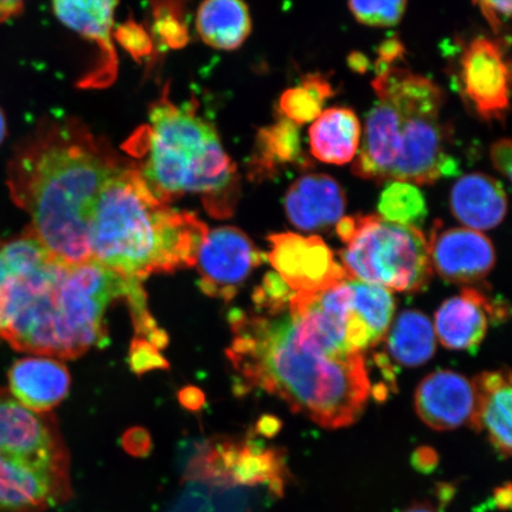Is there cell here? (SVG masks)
<instances>
[{
	"label": "cell",
	"mask_w": 512,
	"mask_h": 512,
	"mask_svg": "<svg viewBox=\"0 0 512 512\" xmlns=\"http://www.w3.org/2000/svg\"><path fill=\"white\" fill-rule=\"evenodd\" d=\"M477 411L472 428L485 432L504 458L511 454V374L508 369L484 371L475 380Z\"/></svg>",
	"instance_id": "obj_21"
},
{
	"label": "cell",
	"mask_w": 512,
	"mask_h": 512,
	"mask_svg": "<svg viewBox=\"0 0 512 512\" xmlns=\"http://www.w3.org/2000/svg\"><path fill=\"white\" fill-rule=\"evenodd\" d=\"M25 0H0V23H5L21 15Z\"/></svg>",
	"instance_id": "obj_35"
},
{
	"label": "cell",
	"mask_w": 512,
	"mask_h": 512,
	"mask_svg": "<svg viewBox=\"0 0 512 512\" xmlns=\"http://www.w3.org/2000/svg\"><path fill=\"white\" fill-rule=\"evenodd\" d=\"M496 34L507 28L511 17V0H473Z\"/></svg>",
	"instance_id": "obj_30"
},
{
	"label": "cell",
	"mask_w": 512,
	"mask_h": 512,
	"mask_svg": "<svg viewBox=\"0 0 512 512\" xmlns=\"http://www.w3.org/2000/svg\"><path fill=\"white\" fill-rule=\"evenodd\" d=\"M377 96L362 128L352 174L377 184L428 185L456 175L441 121L445 94L437 83L399 64H376Z\"/></svg>",
	"instance_id": "obj_4"
},
{
	"label": "cell",
	"mask_w": 512,
	"mask_h": 512,
	"mask_svg": "<svg viewBox=\"0 0 512 512\" xmlns=\"http://www.w3.org/2000/svg\"><path fill=\"white\" fill-rule=\"evenodd\" d=\"M140 286L94 260L55 258L27 229L0 240V341L34 355L79 357L104 347L108 307Z\"/></svg>",
	"instance_id": "obj_2"
},
{
	"label": "cell",
	"mask_w": 512,
	"mask_h": 512,
	"mask_svg": "<svg viewBox=\"0 0 512 512\" xmlns=\"http://www.w3.org/2000/svg\"><path fill=\"white\" fill-rule=\"evenodd\" d=\"M227 356L243 392L262 390L323 428L354 425L371 394L347 313L323 294L294 293L267 309L234 310Z\"/></svg>",
	"instance_id": "obj_1"
},
{
	"label": "cell",
	"mask_w": 512,
	"mask_h": 512,
	"mask_svg": "<svg viewBox=\"0 0 512 512\" xmlns=\"http://www.w3.org/2000/svg\"><path fill=\"white\" fill-rule=\"evenodd\" d=\"M59 21L98 46L99 60L79 82L86 89L113 85L118 75V57L113 44L114 14L119 0H51Z\"/></svg>",
	"instance_id": "obj_13"
},
{
	"label": "cell",
	"mask_w": 512,
	"mask_h": 512,
	"mask_svg": "<svg viewBox=\"0 0 512 512\" xmlns=\"http://www.w3.org/2000/svg\"><path fill=\"white\" fill-rule=\"evenodd\" d=\"M427 243L432 270L448 283H479L496 265L494 245L477 230L444 228L437 221Z\"/></svg>",
	"instance_id": "obj_14"
},
{
	"label": "cell",
	"mask_w": 512,
	"mask_h": 512,
	"mask_svg": "<svg viewBox=\"0 0 512 512\" xmlns=\"http://www.w3.org/2000/svg\"><path fill=\"white\" fill-rule=\"evenodd\" d=\"M334 94V86L326 76L319 73L307 74L299 86L288 88L281 95L280 112L299 127L310 124L322 114L326 101Z\"/></svg>",
	"instance_id": "obj_25"
},
{
	"label": "cell",
	"mask_w": 512,
	"mask_h": 512,
	"mask_svg": "<svg viewBox=\"0 0 512 512\" xmlns=\"http://www.w3.org/2000/svg\"><path fill=\"white\" fill-rule=\"evenodd\" d=\"M494 503L498 509L509 510L511 505V484H505L494 492Z\"/></svg>",
	"instance_id": "obj_36"
},
{
	"label": "cell",
	"mask_w": 512,
	"mask_h": 512,
	"mask_svg": "<svg viewBox=\"0 0 512 512\" xmlns=\"http://www.w3.org/2000/svg\"><path fill=\"white\" fill-rule=\"evenodd\" d=\"M511 142L508 138L497 140L490 149V158L492 165L507 181L511 179Z\"/></svg>",
	"instance_id": "obj_32"
},
{
	"label": "cell",
	"mask_w": 512,
	"mask_h": 512,
	"mask_svg": "<svg viewBox=\"0 0 512 512\" xmlns=\"http://www.w3.org/2000/svg\"><path fill=\"white\" fill-rule=\"evenodd\" d=\"M475 381L452 370L435 371L415 392L419 418L432 430L445 432L472 427L477 411Z\"/></svg>",
	"instance_id": "obj_16"
},
{
	"label": "cell",
	"mask_w": 512,
	"mask_h": 512,
	"mask_svg": "<svg viewBox=\"0 0 512 512\" xmlns=\"http://www.w3.org/2000/svg\"><path fill=\"white\" fill-rule=\"evenodd\" d=\"M347 208L345 192L335 178L305 174L291 184L285 195L288 221L303 232H320L341 221Z\"/></svg>",
	"instance_id": "obj_17"
},
{
	"label": "cell",
	"mask_w": 512,
	"mask_h": 512,
	"mask_svg": "<svg viewBox=\"0 0 512 512\" xmlns=\"http://www.w3.org/2000/svg\"><path fill=\"white\" fill-rule=\"evenodd\" d=\"M284 453L252 440L209 441L190 466V478L216 485H265L272 494H284Z\"/></svg>",
	"instance_id": "obj_9"
},
{
	"label": "cell",
	"mask_w": 512,
	"mask_h": 512,
	"mask_svg": "<svg viewBox=\"0 0 512 512\" xmlns=\"http://www.w3.org/2000/svg\"><path fill=\"white\" fill-rule=\"evenodd\" d=\"M124 448L134 457H143L151 450V437L143 428H132L124 435Z\"/></svg>",
	"instance_id": "obj_33"
},
{
	"label": "cell",
	"mask_w": 512,
	"mask_h": 512,
	"mask_svg": "<svg viewBox=\"0 0 512 512\" xmlns=\"http://www.w3.org/2000/svg\"><path fill=\"white\" fill-rule=\"evenodd\" d=\"M208 232L196 215L158 200L138 164L127 162L101 189L89 246L92 260L120 277L142 281L196 266Z\"/></svg>",
	"instance_id": "obj_5"
},
{
	"label": "cell",
	"mask_w": 512,
	"mask_h": 512,
	"mask_svg": "<svg viewBox=\"0 0 512 512\" xmlns=\"http://www.w3.org/2000/svg\"><path fill=\"white\" fill-rule=\"evenodd\" d=\"M403 512H437L433 505L428 502H418L411 505V507H408Z\"/></svg>",
	"instance_id": "obj_39"
},
{
	"label": "cell",
	"mask_w": 512,
	"mask_h": 512,
	"mask_svg": "<svg viewBox=\"0 0 512 512\" xmlns=\"http://www.w3.org/2000/svg\"><path fill=\"white\" fill-rule=\"evenodd\" d=\"M386 338L390 358L408 368L430 361L437 347L430 318L415 310L403 311L390 325Z\"/></svg>",
	"instance_id": "obj_24"
},
{
	"label": "cell",
	"mask_w": 512,
	"mask_h": 512,
	"mask_svg": "<svg viewBox=\"0 0 512 512\" xmlns=\"http://www.w3.org/2000/svg\"><path fill=\"white\" fill-rule=\"evenodd\" d=\"M249 166L251 178L261 182L288 170H310L313 160L304 149L300 127L281 115L275 123L259 131Z\"/></svg>",
	"instance_id": "obj_18"
},
{
	"label": "cell",
	"mask_w": 512,
	"mask_h": 512,
	"mask_svg": "<svg viewBox=\"0 0 512 512\" xmlns=\"http://www.w3.org/2000/svg\"><path fill=\"white\" fill-rule=\"evenodd\" d=\"M181 401L185 407L195 409L201 407L203 396L201 392H198L196 389L185 390V392L181 394Z\"/></svg>",
	"instance_id": "obj_37"
},
{
	"label": "cell",
	"mask_w": 512,
	"mask_h": 512,
	"mask_svg": "<svg viewBox=\"0 0 512 512\" xmlns=\"http://www.w3.org/2000/svg\"><path fill=\"white\" fill-rule=\"evenodd\" d=\"M311 124L309 147L313 158L331 165L354 162L360 150L362 124L351 108H328Z\"/></svg>",
	"instance_id": "obj_22"
},
{
	"label": "cell",
	"mask_w": 512,
	"mask_h": 512,
	"mask_svg": "<svg viewBox=\"0 0 512 512\" xmlns=\"http://www.w3.org/2000/svg\"><path fill=\"white\" fill-rule=\"evenodd\" d=\"M280 424L277 419L266 418L259 422L256 427V432L260 433L262 437H268V435H274L279 431Z\"/></svg>",
	"instance_id": "obj_38"
},
{
	"label": "cell",
	"mask_w": 512,
	"mask_h": 512,
	"mask_svg": "<svg viewBox=\"0 0 512 512\" xmlns=\"http://www.w3.org/2000/svg\"><path fill=\"white\" fill-rule=\"evenodd\" d=\"M268 241V260L294 293L316 294L350 279L318 236L281 233L271 235Z\"/></svg>",
	"instance_id": "obj_11"
},
{
	"label": "cell",
	"mask_w": 512,
	"mask_h": 512,
	"mask_svg": "<svg viewBox=\"0 0 512 512\" xmlns=\"http://www.w3.org/2000/svg\"><path fill=\"white\" fill-rule=\"evenodd\" d=\"M158 200L168 204L179 196L200 195L210 215H233L240 195L238 168L223 149L215 128L179 107L168 93L151 106L149 125L126 144Z\"/></svg>",
	"instance_id": "obj_6"
},
{
	"label": "cell",
	"mask_w": 512,
	"mask_h": 512,
	"mask_svg": "<svg viewBox=\"0 0 512 512\" xmlns=\"http://www.w3.org/2000/svg\"><path fill=\"white\" fill-rule=\"evenodd\" d=\"M408 0H349V8L357 22L371 28H389L399 24Z\"/></svg>",
	"instance_id": "obj_27"
},
{
	"label": "cell",
	"mask_w": 512,
	"mask_h": 512,
	"mask_svg": "<svg viewBox=\"0 0 512 512\" xmlns=\"http://www.w3.org/2000/svg\"><path fill=\"white\" fill-rule=\"evenodd\" d=\"M6 136H8V121H6L5 114L0 108V145L4 143Z\"/></svg>",
	"instance_id": "obj_40"
},
{
	"label": "cell",
	"mask_w": 512,
	"mask_h": 512,
	"mask_svg": "<svg viewBox=\"0 0 512 512\" xmlns=\"http://www.w3.org/2000/svg\"><path fill=\"white\" fill-rule=\"evenodd\" d=\"M127 163L75 118L44 119L16 146L6 170L29 232L67 264L92 260L89 227L107 179Z\"/></svg>",
	"instance_id": "obj_3"
},
{
	"label": "cell",
	"mask_w": 512,
	"mask_h": 512,
	"mask_svg": "<svg viewBox=\"0 0 512 512\" xmlns=\"http://www.w3.org/2000/svg\"><path fill=\"white\" fill-rule=\"evenodd\" d=\"M412 462L416 470L430 473L438 466L439 458L437 452L432 447L422 446L416 448Z\"/></svg>",
	"instance_id": "obj_34"
},
{
	"label": "cell",
	"mask_w": 512,
	"mask_h": 512,
	"mask_svg": "<svg viewBox=\"0 0 512 512\" xmlns=\"http://www.w3.org/2000/svg\"><path fill=\"white\" fill-rule=\"evenodd\" d=\"M465 99L484 120H503L510 105V61L503 42L485 36L472 40L459 63Z\"/></svg>",
	"instance_id": "obj_10"
},
{
	"label": "cell",
	"mask_w": 512,
	"mask_h": 512,
	"mask_svg": "<svg viewBox=\"0 0 512 512\" xmlns=\"http://www.w3.org/2000/svg\"><path fill=\"white\" fill-rule=\"evenodd\" d=\"M155 28L160 40L169 48H181L188 42L187 27L181 19L170 14V12L165 14V12L159 10Z\"/></svg>",
	"instance_id": "obj_29"
},
{
	"label": "cell",
	"mask_w": 512,
	"mask_h": 512,
	"mask_svg": "<svg viewBox=\"0 0 512 512\" xmlns=\"http://www.w3.org/2000/svg\"><path fill=\"white\" fill-rule=\"evenodd\" d=\"M72 497L70 454L55 416L0 388V512H47Z\"/></svg>",
	"instance_id": "obj_7"
},
{
	"label": "cell",
	"mask_w": 512,
	"mask_h": 512,
	"mask_svg": "<svg viewBox=\"0 0 512 512\" xmlns=\"http://www.w3.org/2000/svg\"><path fill=\"white\" fill-rule=\"evenodd\" d=\"M264 261V253L241 229L221 227L211 230L197 255L201 290L207 296L228 302Z\"/></svg>",
	"instance_id": "obj_12"
},
{
	"label": "cell",
	"mask_w": 512,
	"mask_h": 512,
	"mask_svg": "<svg viewBox=\"0 0 512 512\" xmlns=\"http://www.w3.org/2000/svg\"><path fill=\"white\" fill-rule=\"evenodd\" d=\"M196 29L207 46L235 50L251 35V12L243 0H204L197 11Z\"/></svg>",
	"instance_id": "obj_23"
},
{
	"label": "cell",
	"mask_w": 512,
	"mask_h": 512,
	"mask_svg": "<svg viewBox=\"0 0 512 512\" xmlns=\"http://www.w3.org/2000/svg\"><path fill=\"white\" fill-rule=\"evenodd\" d=\"M113 37L136 59L152 53V41L137 23L127 22L114 32Z\"/></svg>",
	"instance_id": "obj_28"
},
{
	"label": "cell",
	"mask_w": 512,
	"mask_h": 512,
	"mask_svg": "<svg viewBox=\"0 0 512 512\" xmlns=\"http://www.w3.org/2000/svg\"><path fill=\"white\" fill-rule=\"evenodd\" d=\"M382 219L418 227L427 217V204L418 185L406 182H389L382 191L379 201Z\"/></svg>",
	"instance_id": "obj_26"
},
{
	"label": "cell",
	"mask_w": 512,
	"mask_h": 512,
	"mask_svg": "<svg viewBox=\"0 0 512 512\" xmlns=\"http://www.w3.org/2000/svg\"><path fill=\"white\" fill-rule=\"evenodd\" d=\"M336 232L344 243L339 260L350 279L403 293L422 291L430 283L428 243L419 227L356 215L343 217Z\"/></svg>",
	"instance_id": "obj_8"
},
{
	"label": "cell",
	"mask_w": 512,
	"mask_h": 512,
	"mask_svg": "<svg viewBox=\"0 0 512 512\" xmlns=\"http://www.w3.org/2000/svg\"><path fill=\"white\" fill-rule=\"evenodd\" d=\"M509 306L476 287L466 286L459 296L447 299L435 313L434 331L445 348L473 351L484 341L492 322L503 323Z\"/></svg>",
	"instance_id": "obj_15"
},
{
	"label": "cell",
	"mask_w": 512,
	"mask_h": 512,
	"mask_svg": "<svg viewBox=\"0 0 512 512\" xmlns=\"http://www.w3.org/2000/svg\"><path fill=\"white\" fill-rule=\"evenodd\" d=\"M454 217L469 229L489 230L501 224L508 213V196L497 179L473 172L454 183L450 195Z\"/></svg>",
	"instance_id": "obj_20"
},
{
	"label": "cell",
	"mask_w": 512,
	"mask_h": 512,
	"mask_svg": "<svg viewBox=\"0 0 512 512\" xmlns=\"http://www.w3.org/2000/svg\"><path fill=\"white\" fill-rule=\"evenodd\" d=\"M69 386L67 368L50 358H22L9 371L10 394L34 412L49 413L60 405Z\"/></svg>",
	"instance_id": "obj_19"
},
{
	"label": "cell",
	"mask_w": 512,
	"mask_h": 512,
	"mask_svg": "<svg viewBox=\"0 0 512 512\" xmlns=\"http://www.w3.org/2000/svg\"><path fill=\"white\" fill-rule=\"evenodd\" d=\"M158 350L155 345L143 341V339L136 341V343L133 344L131 354L133 369L138 371V373L139 371L143 373L145 370L162 367L164 360Z\"/></svg>",
	"instance_id": "obj_31"
}]
</instances>
